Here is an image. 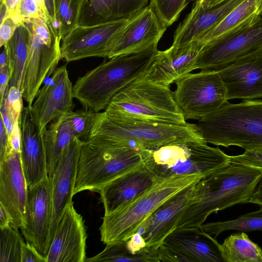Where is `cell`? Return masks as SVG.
Returning <instances> with one entry per match:
<instances>
[{
    "label": "cell",
    "instance_id": "1",
    "mask_svg": "<svg viewBox=\"0 0 262 262\" xmlns=\"http://www.w3.org/2000/svg\"><path fill=\"white\" fill-rule=\"evenodd\" d=\"M261 178L259 170L232 163L202 178L194 184L177 229L200 228L212 213L248 203Z\"/></svg>",
    "mask_w": 262,
    "mask_h": 262
},
{
    "label": "cell",
    "instance_id": "2",
    "mask_svg": "<svg viewBox=\"0 0 262 262\" xmlns=\"http://www.w3.org/2000/svg\"><path fill=\"white\" fill-rule=\"evenodd\" d=\"M158 45L104 60L77 79L73 85L74 98L85 109L104 111L119 92L144 76L159 51Z\"/></svg>",
    "mask_w": 262,
    "mask_h": 262
},
{
    "label": "cell",
    "instance_id": "3",
    "mask_svg": "<svg viewBox=\"0 0 262 262\" xmlns=\"http://www.w3.org/2000/svg\"><path fill=\"white\" fill-rule=\"evenodd\" d=\"M89 139L140 150L177 142H206L195 124H177L116 118L108 116L104 112L97 113Z\"/></svg>",
    "mask_w": 262,
    "mask_h": 262
},
{
    "label": "cell",
    "instance_id": "4",
    "mask_svg": "<svg viewBox=\"0 0 262 262\" xmlns=\"http://www.w3.org/2000/svg\"><path fill=\"white\" fill-rule=\"evenodd\" d=\"M195 125L207 143L245 150L262 147V100L228 101Z\"/></svg>",
    "mask_w": 262,
    "mask_h": 262
},
{
    "label": "cell",
    "instance_id": "5",
    "mask_svg": "<svg viewBox=\"0 0 262 262\" xmlns=\"http://www.w3.org/2000/svg\"><path fill=\"white\" fill-rule=\"evenodd\" d=\"M144 165L158 180L200 173L205 177L230 163L219 147L196 141L177 142L142 150Z\"/></svg>",
    "mask_w": 262,
    "mask_h": 262
},
{
    "label": "cell",
    "instance_id": "6",
    "mask_svg": "<svg viewBox=\"0 0 262 262\" xmlns=\"http://www.w3.org/2000/svg\"><path fill=\"white\" fill-rule=\"evenodd\" d=\"M204 177L202 174L194 173L159 180L134 200L104 215L99 228L101 241L106 245L127 241L161 204Z\"/></svg>",
    "mask_w": 262,
    "mask_h": 262
},
{
    "label": "cell",
    "instance_id": "7",
    "mask_svg": "<svg viewBox=\"0 0 262 262\" xmlns=\"http://www.w3.org/2000/svg\"><path fill=\"white\" fill-rule=\"evenodd\" d=\"M104 112L109 116L163 123H187L169 87L143 78L119 92Z\"/></svg>",
    "mask_w": 262,
    "mask_h": 262
},
{
    "label": "cell",
    "instance_id": "8",
    "mask_svg": "<svg viewBox=\"0 0 262 262\" xmlns=\"http://www.w3.org/2000/svg\"><path fill=\"white\" fill-rule=\"evenodd\" d=\"M143 164L142 150L114 146L94 139L83 141L74 195L84 190L99 192L111 181Z\"/></svg>",
    "mask_w": 262,
    "mask_h": 262
},
{
    "label": "cell",
    "instance_id": "9",
    "mask_svg": "<svg viewBox=\"0 0 262 262\" xmlns=\"http://www.w3.org/2000/svg\"><path fill=\"white\" fill-rule=\"evenodd\" d=\"M30 33L29 53L23 98L32 106L37 92L62 58L61 39L50 22L40 18L27 19Z\"/></svg>",
    "mask_w": 262,
    "mask_h": 262
},
{
    "label": "cell",
    "instance_id": "10",
    "mask_svg": "<svg viewBox=\"0 0 262 262\" xmlns=\"http://www.w3.org/2000/svg\"><path fill=\"white\" fill-rule=\"evenodd\" d=\"M174 83V98L186 120H199L228 101L225 86L218 71L190 73Z\"/></svg>",
    "mask_w": 262,
    "mask_h": 262
},
{
    "label": "cell",
    "instance_id": "11",
    "mask_svg": "<svg viewBox=\"0 0 262 262\" xmlns=\"http://www.w3.org/2000/svg\"><path fill=\"white\" fill-rule=\"evenodd\" d=\"M262 50V18L252 26L205 45L193 70L218 71L229 64Z\"/></svg>",
    "mask_w": 262,
    "mask_h": 262
},
{
    "label": "cell",
    "instance_id": "12",
    "mask_svg": "<svg viewBox=\"0 0 262 262\" xmlns=\"http://www.w3.org/2000/svg\"><path fill=\"white\" fill-rule=\"evenodd\" d=\"M158 252L160 261L224 262L221 244L201 228L176 229Z\"/></svg>",
    "mask_w": 262,
    "mask_h": 262
},
{
    "label": "cell",
    "instance_id": "13",
    "mask_svg": "<svg viewBox=\"0 0 262 262\" xmlns=\"http://www.w3.org/2000/svg\"><path fill=\"white\" fill-rule=\"evenodd\" d=\"M129 18L92 25H78L61 40L62 59L70 62L92 57L107 58L113 37Z\"/></svg>",
    "mask_w": 262,
    "mask_h": 262
},
{
    "label": "cell",
    "instance_id": "14",
    "mask_svg": "<svg viewBox=\"0 0 262 262\" xmlns=\"http://www.w3.org/2000/svg\"><path fill=\"white\" fill-rule=\"evenodd\" d=\"M52 215L51 182L47 178L28 189L25 224L20 228L26 242L47 259Z\"/></svg>",
    "mask_w": 262,
    "mask_h": 262
},
{
    "label": "cell",
    "instance_id": "15",
    "mask_svg": "<svg viewBox=\"0 0 262 262\" xmlns=\"http://www.w3.org/2000/svg\"><path fill=\"white\" fill-rule=\"evenodd\" d=\"M36 95L32 108L45 131L51 121L73 111V85L67 65L57 68L47 78Z\"/></svg>",
    "mask_w": 262,
    "mask_h": 262
},
{
    "label": "cell",
    "instance_id": "16",
    "mask_svg": "<svg viewBox=\"0 0 262 262\" xmlns=\"http://www.w3.org/2000/svg\"><path fill=\"white\" fill-rule=\"evenodd\" d=\"M166 29L149 5L147 6L130 17L114 36L107 58L138 52L159 42Z\"/></svg>",
    "mask_w": 262,
    "mask_h": 262
},
{
    "label": "cell",
    "instance_id": "17",
    "mask_svg": "<svg viewBox=\"0 0 262 262\" xmlns=\"http://www.w3.org/2000/svg\"><path fill=\"white\" fill-rule=\"evenodd\" d=\"M21 130L20 160L28 189L48 177L45 131L32 108L24 107L20 118ZM49 178V177H48Z\"/></svg>",
    "mask_w": 262,
    "mask_h": 262
},
{
    "label": "cell",
    "instance_id": "18",
    "mask_svg": "<svg viewBox=\"0 0 262 262\" xmlns=\"http://www.w3.org/2000/svg\"><path fill=\"white\" fill-rule=\"evenodd\" d=\"M83 143L77 137L71 142L62 152L50 180L52 205L50 245L60 219L68 205L72 202L78 163Z\"/></svg>",
    "mask_w": 262,
    "mask_h": 262
},
{
    "label": "cell",
    "instance_id": "19",
    "mask_svg": "<svg viewBox=\"0 0 262 262\" xmlns=\"http://www.w3.org/2000/svg\"><path fill=\"white\" fill-rule=\"evenodd\" d=\"M72 202L67 207L57 227L47 262H84L87 234L82 216Z\"/></svg>",
    "mask_w": 262,
    "mask_h": 262
},
{
    "label": "cell",
    "instance_id": "20",
    "mask_svg": "<svg viewBox=\"0 0 262 262\" xmlns=\"http://www.w3.org/2000/svg\"><path fill=\"white\" fill-rule=\"evenodd\" d=\"M204 45L199 40L186 45L171 46L158 51L152 62L141 78L166 87L193 71L197 57Z\"/></svg>",
    "mask_w": 262,
    "mask_h": 262
},
{
    "label": "cell",
    "instance_id": "21",
    "mask_svg": "<svg viewBox=\"0 0 262 262\" xmlns=\"http://www.w3.org/2000/svg\"><path fill=\"white\" fill-rule=\"evenodd\" d=\"M27 191L20 152L12 150L0 161V204L11 216V226L16 230L25 224Z\"/></svg>",
    "mask_w": 262,
    "mask_h": 262
},
{
    "label": "cell",
    "instance_id": "22",
    "mask_svg": "<svg viewBox=\"0 0 262 262\" xmlns=\"http://www.w3.org/2000/svg\"><path fill=\"white\" fill-rule=\"evenodd\" d=\"M228 100L262 98V50L218 71Z\"/></svg>",
    "mask_w": 262,
    "mask_h": 262
},
{
    "label": "cell",
    "instance_id": "23",
    "mask_svg": "<svg viewBox=\"0 0 262 262\" xmlns=\"http://www.w3.org/2000/svg\"><path fill=\"white\" fill-rule=\"evenodd\" d=\"M195 183L164 202L144 221L136 232L142 235L147 247L158 249L177 229L183 211L191 201Z\"/></svg>",
    "mask_w": 262,
    "mask_h": 262
},
{
    "label": "cell",
    "instance_id": "24",
    "mask_svg": "<svg viewBox=\"0 0 262 262\" xmlns=\"http://www.w3.org/2000/svg\"><path fill=\"white\" fill-rule=\"evenodd\" d=\"M159 180L143 164L115 179L99 192L104 214H108L134 200Z\"/></svg>",
    "mask_w": 262,
    "mask_h": 262
},
{
    "label": "cell",
    "instance_id": "25",
    "mask_svg": "<svg viewBox=\"0 0 262 262\" xmlns=\"http://www.w3.org/2000/svg\"><path fill=\"white\" fill-rule=\"evenodd\" d=\"M262 0H244L199 40L207 43L252 26L261 18Z\"/></svg>",
    "mask_w": 262,
    "mask_h": 262
},
{
    "label": "cell",
    "instance_id": "26",
    "mask_svg": "<svg viewBox=\"0 0 262 262\" xmlns=\"http://www.w3.org/2000/svg\"><path fill=\"white\" fill-rule=\"evenodd\" d=\"M149 0H88L80 16V25H92L129 18L146 7Z\"/></svg>",
    "mask_w": 262,
    "mask_h": 262
},
{
    "label": "cell",
    "instance_id": "27",
    "mask_svg": "<svg viewBox=\"0 0 262 262\" xmlns=\"http://www.w3.org/2000/svg\"><path fill=\"white\" fill-rule=\"evenodd\" d=\"M30 33L24 23L19 26L12 38L4 46L7 52L10 71L9 86H14L23 93L29 53Z\"/></svg>",
    "mask_w": 262,
    "mask_h": 262
},
{
    "label": "cell",
    "instance_id": "28",
    "mask_svg": "<svg viewBox=\"0 0 262 262\" xmlns=\"http://www.w3.org/2000/svg\"><path fill=\"white\" fill-rule=\"evenodd\" d=\"M48 177L51 179L65 148L76 137L64 115L55 120L45 132Z\"/></svg>",
    "mask_w": 262,
    "mask_h": 262
},
{
    "label": "cell",
    "instance_id": "29",
    "mask_svg": "<svg viewBox=\"0 0 262 262\" xmlns=\"http://www.w3.org/2000/svg\"><path fill=\"white\" fill-rule=\"evenodd\" d=\"M224 262H262V250L245 232L232 234L221 244Z\"/></svg>",
    "mask_w": 262,
    "mask_h": 262
},
{
    "label": "cell",
    "instance_id": "30",
    "mask_svg": "<svg viewBox=\"0 0 262 262\" xmlns=\"http://www.w3.org/2000/svg\"><path fill=\"white\" fill-rule=\"evenodd\" d=\"M87 262H160L158 249L148 247L138 254L132 253L126 248L125 242L106 244L101 252L92 257L86 258Z\"/></svg>",
    "mask_w": 262,
    "mask_h": 262
},
{
    "label": "cell",
    "instance_id": "31",
    "mask_svg": "<svg viewBox=\"0 0 262 262\" xmlns=\"http://www.w3.org/2000/svg\"><path fill=\"white\" fill-rule=\"evenodd\" d=\"M200 228L209 234L214 235L215 237L227 230L242 232L262 231V208L232 220L203 224Z\"/></svg>",
    "mask_w": 262,
    "mask_h": 262
},
{
    "label": "cell",
    "instance_id": "32",
    "mask_svg": "<svg viewBox=\"0 0 262 262\" xmlns=\"http://www.w3.org/2000/svg\"><path fill=\"white\" fill-rule=\"evenodd\" d=\"M88 2V0H54L56 18L61 24L59 35L61 40L79 24Z\"/></svg>",
    "mask_w": 262,
    "mask_h": 262
},
{
    "label": "cell",
    "instance_id": "33",
    "mask_svg": "<svg viewBox=\"0 0 262 262\" xmlns=\"http://www.w3.org/2000/svg\"><path fill=\"white\" fill-rule=\"evenodd\" d=\"M23 238L11 226L1 229L0 262H21Z\"/></svg>",
    "mask_w": 262,
    "mask_h": 262
},
{
    "label": "cell",
    "instance_id": "34",
    "mask_svg": "<svg viewBox=\"0 0 262 262\" xmlns=\"http://www.w3.org/2000/svg\"><path fill=\"white\" fill-rule=\"evenodd\" d=\"M187 4V0H150L149 5L167 28L177 20Z\"/></svg>",
    "mask_w": 262,
    "mask_h": 262
},
{
    "label": "cell",
    "instance_id": "35",
    "mask_svg": "<svg viewBox=\"0 0 262 262\" xmlns=\"http://www.w3.org/2000/svg\"><path fill=\"white\" fill-rule=\"evenodd\" d=\"M97 112L85 109L72 111L64 115L75 136L87 141Z\"/></svg>",
    "mask_w": 262,
    "mask_h": 262
},
{
    "label": "cell",
    "instance_id": "36",
    "mask_svg": "<svg viewBox=\"0 0 262 262\" xmlns=\"http://www.w3.org/2000/svg\"><path fill=\"white\" fill-rule=\"evenodd\" d=\"M23 93L16 87L9 86L5 96L4 100L9 116L15 122L19 120L23 107Z\"/></svg>",
    "mask_w": 262,
    "mask_h": 262
},
{
    "label": "cell",
    "instance_id": "37",
    "mask_svg": "<svg viewBox=\"0 0 262 262\" xmlns=\"http://www.w3.org/2000/svg\"><path fill=\"white\" fill-rule=\"evenodd\" d=\"M230 163L244 165L262 173V147L245 150L239 155L229 156Z\"/></svg>",
    "mask_w": 262,
    "mask_h": 262
},
{
    "label": "cell",
    "instance_id": "38",
    "mask_svg": "<svg viewBox=\"0 0 262 262\" xmlns=\"http://www.w3.org/2000/svg\"><path fill=\"white\" fill-rule=\"evenodd\" d=\"M16 12L19 13L24 23L26 19L36 18L50 22L40 10L36 0H20Z\"/></svg>",
    "mask_w": 262,
    "mask_h": 262
},
{
    "label": "cell",
    "instance_id": "39",
    "mask_svg": "<svg viewBox=\"0 0 262 262\" xmlns=\"http://www.w3.org/2000/svg\"><path fill=\"white\" fill-rule=\"evenodd\" d=\"M20 26L11 17L8 16L0 24V47L5 46Z\"/></svg>",
    "mask_w": 262,
    "mask_h": 262
},
{
    "label": "cell",
    "instance_id": "40",
    "mask_svg": "<svg viewBox=\"0 0 262 262\" xmlns=\"http://www.w3.org/2000/svg\"><path fill=\"white\" fill-rule=\"evenodd\" d=\"M21 262H47V259L42 256L29 243L23 244Z\"/></svg>",
    "mask_w": 262,
    "mask_h": 262
},
{
    "label": "cell",
    "instance_id": "41",
    "mask_svg": "<svg viewBox=\"0 0 262 262\" xmlns=\"http://www.w3.org/2000/svg\"><path fill=\"white\" fill-rule=\"evenodd\" d=\"M9 147L11 150L20 153L21 143V130L20 120L16 121L13 124L12 130L8 137Z\"/></svg>",
    "mask_w": 262,
    "mask_h": 262
},
{
    "label": "cell",
    "instance_id": "42",
    "mask_svg": "<svg viewBox=\"0 0 262 262\" xmlns=\"http://www.w3.org/2000/svg\"><path fill=\"white\" fill-rule=\"evenodd\" d=\"M8 141V135L2 120H0V161L11 151Z\"/></svg>",
    "mask_w": 262,
    "mask_h": 262
},
{
    "label": "cell",
    "instance_id": "43",
    "mask_svg": "<svg viewBox=\"0 0 262 262\" xmlns=\"http://www.w3.org/2000/svg\"><path fill=\"white\" fill-rule=\"evenodd\" d=\"M10 77V71L9 65L0 68L1 102L4 99L5 93L9 87Z\"/></svg>",
    "mask_w": 262,
    "mask_h": 262
},
{
    "label": "cell",
    "instance_id": "44",
    "mask_svg": "<svg viewBox=\"0 0 262 262\" xmlns=\"http://www.w3.org/2000/svg\"><path fill=\"white\" fill-rule=\"evenodd\" d=\"M248 203L262 206V178L257 184Z\"/></svg>",
    "mask_w": 262,
    "mask_h": 262
},
{
    "label": "cell",
    "instance_id": "45",
    "mask_svg": "<svg viewBox=\"0 0 262 262\" xmlns=\"http://www.w3.org/2000/svg\"><path fill=\"white\" fill-rule=\"evenodd\" d=\"M11 218L6 208L0 204V229L11 226Z\"/></svg>",
    "mask_w": 262,
    "mask_h": 262
},
{
    "label": "cell",
    "instance_id": "46",
    "mask_svg": "<svg viewBox=\"0 0 262 262\" xmlns=\"http://www.w3.org/2000/svg\"><path fill=\"white\" fill-rule=\"evenodd\" d=\"M20 0H5V4L8 10V16L17 11ZM8 17V16H7Z\"/></svg>",
    "mask_w": 262,
    "mask_h": 262
},
{
    "label": "cell",
    "instance_id": "47",
    "mask_svg": "<svg viewBox=\"0 0 262 262\" xmlns=\"http://www.w3.org/2000/svg\"><path fill=\"white\" fill-rule=\"evenodd\" d=\"M50 21L56 18L54 0H45Z\"/></svg>",
    "mask_w": 262,
    "mask_h": 262
},
{
    "label": "cell",
    "instance_id": "48",
    "mask_svg": "<svg viewBox=\"0 0 262 262\" xmlns=\"http://www.w3.org/2000/svg\"><path fill=\"white\" fill-rule=\"evenodd\" d=\"M199 1L202 7L209 8L221 3L224 0H198Z\"/></svg>",
    "mask_w": 262,
    "mask_h": 262
},
{
    "label": "cell",
    "instance_id": "49",
    "mask_svg": "<svg viewBox=\"0 0 262 262\" xmlns=\"http://www.w3.org/2000/svg\"><path fill=\"white\" fill-rule=\"evenodd\" d=\"M8 10L4 3L0 4V24L2 23L8 16Z\"/></svg>",
    "mask_w": 262,
    "mask_h": 262
},
{
    "label": "cell",
    "instance_id": "50",
    "mask_svg": "<svg viewBox=\"0 0 262 262\" xmlns=\"http://www.w3.org/2000/svg\"><path fill=\"white\" fill-rule=\"evenodd\" d=\"M8 65L7 52L4 47V50L0 55V68H2Z\"/></svg>",
    "mask_w": 262,
    "mask_h": 262
},
{
    "label": "cell",
    "instance_id": "51",
    "mask_svg": "<svg viewBox=\"0 0 262 262\" xmlns=\"http://www.w3.org/2000/svg\"><path fill=\"white\" fill-rule=\"evenodd\" d=\"M5 0H0L1 3H4Z\"/></svg>",
    "mask_w": 262,
    "mask_h": 262
}]
</instances>
